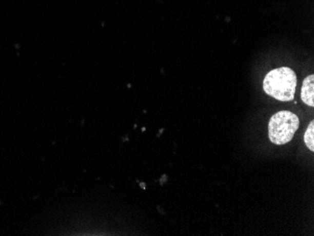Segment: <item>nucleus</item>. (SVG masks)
<instances>
[{
    "instance_id": "obj_1",
    "label": "nucleus",
    "mask_w": 314,
    "mask_h": 236,
    "mask_svg": "<svg viewBox=\"0 0 314 236\" xmlns=\"http://www.w3.org/2000/svg\"><path fill=\"white\" fill-rule=\"evenodd\" d=\"M298 77L293 70L281 67L270 71L264 80L265 93L281 102L292 101L295 98Z\"/></svg>"
},
{
    "instance_id": "obj_2",
    "label": "nucleus",
    "mask_w": 314,
    "mask_h": 236,
    "mask_svg": "<svg viewBox=\"0 0 314 236\" xmlns=\"http://www.w3.org/2000/svg\"><path fill=\"white\" fill-rule=\"evenodd\" d=\"M299 119L295 113L282 110L274 114L268 124V136L276 145H284L292 141L299 128Z\"/></svg>"
},
{
    "instance_id": "obj_4",
    "label": "nucleus",
    "mask_w": 314,
    "mask_h": 236,
    "mask_svg": "<svg viewBox=\"0 0 314 236\" xmlns=\"http://www.w3.org/2000/svg\"><path fill=\"white\" fill-rule=\"evenodd\" d=\"M314 122H310L308 129L306 130L304 135V141L306 146L309 148L311 152L314 151Z\"/></svg>"
},
{
    "instance_id": "obj_3",
    "label": "nucleus",
    "mask_w": 314,
    "mask_h": 236,
    "mask_svg": "<svg viewBox=\"0 0 314 236\" xmlns=\"http://www.w3.org/2000/svg\"><path fill=\"white\" fill-rule=\"evenodd\" d=\"M313 88H314V75L310 74L304 79L302 90H301V99L304 104H306L309 107H313Z\"/></svg>"
}]
</instances>
